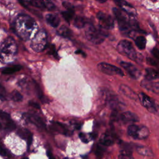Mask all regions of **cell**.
I'll list each match as a JSON object with an SVG mask.
<instances>
[{
	"mask_svg": "<svg viewBox=\"0 0 159 159\" xmlns=\"http://www.w3.org/2000/svg\"><path fill=\"white\" fill-rule=\"evenodd\" d=\"M85 35L87 39L94 44L101 43L105 39L106 34L102 28H97L89 24L85 29Z\"/></svg>",
	"mask_w": 159,
	"mask_h": 159,
	"instance_id": "obj_4",
	"label": "cell"
},
{
	"mask_svg": "<svg viewBox=\"0 0 159 159\" xmlns=\"http://www.w3.org/2000/svg\"><path fill=\"white\" fill-rule=\"evenodd\" d=\"M117 48L118 52L124 55L127 56L128 58L132 60H137V55L135 49L134 48L133 45L130 42L127 40H120L117 46Z\"/></svg>",
	"mask_w": 159,
	"mask_h": 159,
	"instance_id": "obj_7",
	"label": "cell"
},
{
	"mask_svg": "<svg viewBox=\"0 0 159 159\" xmlns=\"http://www.w3.org/2000/svg\"><path fill=\"white\" fill-rule=\"evenodd\" d=\"M118 159H134L130 150L123 148L119 152Z\"/></svg>",
	"mask_w": 159,
	"mask_h": 159,
	"instance_id": "obj_26",
	"label": "cell"
},
{
	"mask_svg": "<svg viewBox=\"0 0 159 159\" xmlns=\"http://www.w3.org/2000/svg\"><path fill=\"white\" fill-rule=\"evenodd\" d=\"M120 117L121 120L124 123H130L132 124L133 123L139 121L138 116L130 111H126L122 113Z\"/></svg>",
	"mask_w": 159,
	"mask_h": 159,
	"instance_id": "obj_16",
	"label": "cell"
},
{
	"mask_svg": "<svg viewBox=\"0 0 159 159\" xmlns=\"http://www.w3.org/2000/svg\"><path fill=\"white\" fill-rule=\"evenodd\" d=\"M17 133L19 137H20L24 140H26L27 143L29 146L31 144L32 142L33 135L30 130L26 129H20L17 130Z\"/></svg>",
	"mask_w": 159,
	"mask_h": 159,
	"instance_id": "obj_19",
	"label": "cell"
},
{
	"mask_svg": "<svg viewBox=\"0 0 159 159\" xmlns=\"http://www.w3.org/2000/svg\"><path fill=\"white\" fill-rule=\"evenodd\" d=\"M21 68H22V66L20 65H12V66H8L4 68L2 70V73L5 75H10V74L14 73L17 71H19V70H20Z\"/></svg>",
	"mask_w": 159,
	"mask_h": 159,
	"instance_id": "obj_24",
	"label": "cell"
},
{
	"mask_svg": "<svg viewBox=\"0 0 159 159\" xmlns=\"http://www.w3.org/2000/svg\"><path fill=\"white\" fill-rule=\"evenodd\" d=\"M96 1L100 3H103V2H105L107 0H96Z\"/></svg>",
	"mask_w": 159,
	"mask_h": 159,
	"instance_id": "obj_39",
	"label": "cell"
},
{
	"mask_svg": "<svg viewBox=\"0 0 159 159\" xmlns=\"http://www.w3.org/2000/svg\"><path fill=\"white\" fill-rule=\"evenodd\" d=\"M11 98L14 101L20 102L22 100V95L17 90H14L11 93Z\"/></svg>",
	"mask_w": 159,
	"mask_h": 159,
	"instance_id": "obj_31",
	"label": "cell"
},
{
	"mask_svg": "<svg viewBox=\"0 0 159 159\" xmlns=\"http://www.w3.org/2000/svg\"><path fill=\"white\" fill-rule=\"evenodd\" d=\"M104 146L100 143L97 145L95 150V155L98 158H101L104 152Z\"/></svg>",
	"mask_w": 159,
	"mask_h": 159,
	"instance_id": "obj_30",
	"label": "cell"
},
{
	"mask_svg": "<svg viewBox=\"0 0 159 159\" xmlns=\"http://www.w3.org/2000/svg\"><path fill=\"white\" fill-rule=\"evenodd\" d=\"M98 70L102 73L108 75H119L124 76L123 71L118 67L104 62L99 63L98 65Z\"/></svg>",
	"mask_w": 159,
	"mask_h": 159,
	"instance_id": "obj_8",
	"label": "cell"
},
{
	"mask_svg": "<svg viewBox=\"0 0 159 159\" xmlns=\"http://www.w3.org/2000/svg\"><path fill=\"white\" fill-rule=\"evenodd\" d=\"M14 28L17 35L24 40L33 38L39 30L35 20L26 14H21L16 18Z\"/></svg>",
	"mask_w": 159,
	"mask_h": 159,
	"instance_id": "obj_1",
	"label": "cell"
},
{
	"mask_svg": "<svg viewBox=\"0 0 159 159\" xmlns=\"http://www.w3.org/2000/svg\"><path fill=\"white\" fill-rule=\"evenodd\" d=\"M96 16L101 28L109 30L112 29L114 27V20L110 15L100 11L98 12Z\"/></svg>",
	"mask_w": 159,
	"mask_h": 159,
	"instance_id": "obj_9",
	"label": "cell"
},
{
	"mask_svg": "<svg viewBox=\"0 0 159 159\" xmlns=\"http://www.w3.org/2000/svg\"><path fill=\"white\" fill-rule=\"evenodd\" d=\"M145 77L148 80H152L159 77V72L153 68H148L145 70Z\"/></svg>",
	"mask_w": 159,
	"mask_h": 159,
	"instance_id": "obj_23",
	"label": "cell"
},
{
	"mask_svg": "<svg viewBox=\"0 0 159 159\" xmlns=\"http://www.w3.org/2000/svg\"><path fill=\"white\" fill-rule=\"evenodd\" d=\"M79 137L80 138L81 140L83 143H88V142H89V140H88L87 137H86V135L84 134L83 133H80V134H79Z\"/></svg>",
	"mask_w": 159,
	"mask_h": 159,
	"instance_id": "obj_33",
	"label": "cell"
},
{
	"mask_svg": "<svg viewBox=\"0 0 159 159\" xmlns=\"http://www.w3.org/2000/svg\"><path fill=\"white\" fill-rule=\"evenodd\" d=\"M23 117L25 119V120L35 125L39 128L44 129L45 127V124L43 119L38 115L30 113H24Z\"/></svg>",
	"mask_w": 159,
	"mask_h": 159,
	"instance_id": "obj_12",
	"label": "cell"
},
{
	"mask_svg": "<svg viewBox=\"0 0 159 159\" xmlns=\"http://www.w3.org/2000/svg\"><path fill=\"white\" fill-rule=\"evenodd\" d=\"M119 91L124 96L131 99L135 100L138 97L135 93L130 88L125 84H121L119 86Z\"/></svg>",
	"mask_w": 159,
	"mask_h": 159,
	"instance_id": "obj_18",
	"label": "cell"
},
{
	"mask_svg": "<svg viewBox=\"0 0 159 159\" xmlns=\"http://www.w3.org/2000/svg\"><path fill=\"white\" fill-rule=\"evenodd\" d=\"M47 45V35L44 29H40L33 37L30 43L31 48L37 52L45 50Z\"/></svg>",
	"mask_w": 159,
	"mask_h": 159,
	"instance_id": "obj_5",
	"label": "cell"
},
{
	"mask_svg": "<svg viewBox=\"0 0 159 159\" xmlns=\"http://www.w3.org/2000/svg\"><path fill=\"white\" fill-rule=\"evenodd\" d=\"M17 52V45L15 40L9 37L5 39L0 45V61L7 63L12 61Z\"/></svg>",
	"mask_w": 159,
	"mask_h": 159,
	"instance_id": "obj_3",
	"label": "cell"
},
{
	"mask_svg": "<svg viewBox=\"0 0 159 159\" xmlns=\"http://www.w3.org/2000/svg\"><path fill=\"white\" fill-rule=\"evenodd\" d=\"M16 124L9 114L0 111V129L11 131L15 129Z\"/></svg>",
	"mask_w": 159,
	"mask_h": 159,
	"instance_id": "obj_10",
	"label": "cell"
},
{
	"mask_svg": "<svg viewBox=\"0 0 159 159\" xmlns=\"http://www.w3.org/2000/svg\"><path fill=\"white\" fill-rule=\"evenodd\" d=\"M48 157L49 159H55V158L53 156V155L50 152L48 153Z\"/></svg>",
	"mask_w": 159,
	"mask_h": 159,
	"instance_id": "obj_38",
	"label": "cell"
},
{
	"mask_svg": "<svg viewBox=\"0 0 159 159\" xmlns=\"http://www.w3.org/2000/svg\"><path fill=\"white\" fill-rule=\"evenodd\" d=\"M138 98L142 106L149 112L152 113H155L157 112V109L155 102L150 97L143 93H140L138 95Z\"/></svg>",
	"mask_w": 159,
	"mask_h": 159,
	"instance_id": "obj_11",
	"label": "cell"
},
{
	"mask_svg": "<svg viewBox=\"0 0 159 159\" xmlns=\"http://www.w3.org/2000/svg\"><path fill=\"white\" fill-rule=\"evenodd\" d=\"M73 25L77 28H82L86 26V21L84 18L81 16H76L73 20Z\"/></svg>",
	"mask_w": 159,
	"mask_h": 159,
	"instance_id": "obj_27",
	"label": "cell"
},
{
	"mask_svg": "<svg viewBox=\"0 0 159 159\" xmlns=\"http://www.w3.org/2000/svg\"><path fill=\"white\" fill-rule=\"evenodd\" d=\"M57 33L59 35L65 38H70L72 36V32L71 30L65 25L61 26L57 30Z\"/></svg>",
	"mask_w": 159,
	"mask_h": 159,
	"instance_id": "obj_22",
	"label": "cell"
},
{
	"mask_svg": "<svg viewBox=\"0 0 159 159\" xmlns=\"http://www.w3.org/2000/svg\"><path fill=\"white\" fill-rule=\"evenodd\" d=\"M45 19L47 23L53 27H57L60 24V20L59 17L53 14H48L45 16Z\"/></svg>",
	"mask_w": 159,
	"mask_h": 159,
	"instance_id": "obj_21",
	"label": "cell"
},
{
	"mask_svg": "<svg viewBox=\"0 0 159 159\" xmlns=\"http://www.w3.org/2000/svg\"><path fill=\"white\" fill-rule=\"evenodd\" d=\"M22 159H29V158H28L27 157H23V158H22Z\"/></svg>",
	"mask_w": 159,
	"mask_h": 159,
	"instance_id": "obj_41",
	"label": "cell"
},
{
	"mask_svg": "<svg viewBox=\"0 0 159 159\" xmlns=\"http://www.w3.org/2000/svg\"><path fill=\"white\" fill-rule=\"evenodd\" d=\"M137 152L141 155L146 157L153 156L152 151L148 147L144 146H138L137 147Z\"/></svg>",
	"mask_w": 159,
	"mask_h": 159,
	"instance_id": "obj_25",
	"label": "cell"
},
{
	"mask_svg": "<svg viewBox=\"0 0 159 159\" xmlns=\"http://www.w3.org/2000/svg\"><path fill=\"white\" fill-rule=\"evenodd\" d=\"M152 53L156 58L159 60V50L157 48H154L152 51Z\"/></svg>",
	"mask_w": 159,
	"mask_h": 159,
	"instance_id": "obj_35",
	"label": "cell"
},
{
	"mask_svg": "<svg viewBox=\"0 0 159 159\" xmlns=\"http://www.w3.org/2000/svg\"><path fill=\"white\" fill-rule=\"evenodd\" d=\"M116 3L118 5L119 7H120L121 10L127 14L134 16L136 14V11L134 7H132L130 4H128L127 2L122 0H114Z\"/></svg>",
	"mask_w": 159,
	"mask_h": 159,
	"instance_id": "obj_14",
	"label": "cell"
},
{
	"mask_svg": "<svg viewBox=\"0 0 159 159\" xmlns=\"http://www.w3.org/2000/svg\"><path fill=\"white\" fill-rule=\"evenodd\" d=\"M147 63L150 65H152V66H156L157 65V63L155 60H154L152 58H147Z\"/></svg>",
	"mask_w": 159,
	"mask_h": 159,
	"instance_id": "obj_36",
	"label": "cell"
},
{
	"mask_svg": "<svg viewBox=\"0 0 159 159\" xmlns=\"http://www.w3.org/2000/svg\"><path fill=\"white\" fill-rule=\"evenodd\" d=\"M112 11L117 20L119 28L122 32L129 34L132 30H139L135 20L133 19V18L129 17V16H131L116 7H114Z\"/></svg>",
	"mask_w": 159,
	"mask_h": 159,
	"instance_id": "obj_2",
	"label": "cell"
},
{
	"mask_svg": "<svg viewBox=\"0 0 159 159\" xmlns=\"http://www.w3.org/2000/svg\"><path fill=\"white\" fill-rule=\"evenodd\" d=\"M63 6L66 9V10H74V7L73 5L68 2H63Z\"/></svg>",
	"mask_w": 159,
	"mask_h": 159,
	"instance_id": "obj_32",
	"label": "cell"
},
{
	"mask_svg": "<svg viewBox=\"0 0 159 159\" xmlns=\"http://www.w3.org/2000/svg\"><path fill=\"white\" fill-rule=\"evenodd\" d=\"M52 129L53 130L65 135H69L70 134L65 125L59 122H53L52 123Z\"/></svg>",
	"mask_w": 159,
	"mask_h": 159,
	"instance_id": "obj_17",
	"label": "cell"
},
{
	"mask_svg": "<svg viewBox=\"0 0 159 159\" xmlns=\"http://www.w3.org/2000/svg\"><path fill=\"white\" fill-rule=\"evenodd\" d=\"M135 45H137V47L139 49L143 50V49H144L145 48L146 39L143 36L137 37L135 39Z\"/></svg>",
	"mask_w": 159,
	"mask_h": 159,
	"instance_id": "obj_28",
	"label": "cell"
},
{
	"mask_svg": "<svg viewBox=\"0 0 159 159\" xmlns=\"http://www.w3.org/2000/svg\"><path fill=\"white\" fill-rule=\"evenodd\" d=\"M141 85L143 88L150 91L155 94L159 95V83L158 82H152L150 80H145L141 83Z\"/></svg>",
	"mask_w": 159,
	"mask_h": 159,
	"instance_id": "obj_15",
	"label": "cell"
},
{
	"mask_svg": "<svg viewBox=\"0 0 159 159\" xmlns=\"http://www.w3.org/2000/svg\"><path fill=\"white\" fill-rule=\"evenodd\" d=\"M76 53H78V54H79V53L83 54V52L82 51H81V50H79V51H76Z\"/></svg>",
	"mask_w": 159,
	"mask_h": 159,
	"instance_id": "obj_40",
	"label": "cell"
},
{
	"mask_svg": "<svg viewBox=\"0 0 159 159\" xmlns=\"http://www.w3.org/2000/svg\"><path fill=\"white\" fill-rule=\"evenodd\" d=\"M63 18L67 21L68 23L72 20L74 16V10H66L61 13Z\"/></svg>",
	"mask_w": 159,
	"mask_h": 159,
	"instance_id": "obj_29",
	"label": "cell"
},
{
	"mask_svg": "<svg viewBox=\"0 0 159 159\" xmlns=\"http://www.w3.org/2000/svg\"><path fill=\"white\" fill-rule=\"evenodd\" d=\"M99 143L104 147L112 145L114 143V137L111 133L106 132L101 138Z\"/></svg>",
	"mask_w": 159,
	"mask_h": 159,
	"instance_id": "obj_20",
	"label": "cell"
},
{
	"mask_svg": "<svg viewBox=\"0 0 159 159\" xmlns=\"http://www.w3.org/2000/svg\"><path fill=\"white\" fill-rule=\"evenodd\" d=\"M0 155L5 157V156H7V152L6 151V150L2 146L1 143H0Z\"/></svg>",
	"mask_w": 159,
	"mask_h": 159,
	"instance_id": "obj_34",
	"label": "cell"
},
{
	"mask_svg": "<svg viewBox=\"0 0 159 159\" xmlns=\"http://www.w3.org/2000/svg\"><path fill=\"white\" fill-rule=\"evenodd\" d=\"M127 134L134 139H145L150 134L149 129L145 125L130 124L127 129Z\"/></svg>",
	"mask_w": 159,
	"mask_h": 159,
	"instance_id": "obj_6",
	"label": "cell"
},
{
	"mask_svg": "<svg viewBox=\"0 0 159 159\" xmlns=\"http://www.w3.org/2000/svg\"><path fill=\"white\" fill-rule=\"evenodd\" d=\"M120 65L122 67H123L127 73L134 78H138L140 75V71L132 63L126 62V61H121Z\"/></svg>",
	"mask_w": 159,
	"mask_h": 159,
	"instance_id": "obj_13",
	"label": "cell"
},
{
	"mask_svg": "<svg viewBox=\"0 0 159 159\" xmlns=\"http://www.w3.org/2000/svg\"><path fill=\"white\" fill-rule=\"evenodd\" d=\"M29 105L31 106L32 107H34V108H36V109H39L40 108V106L38 103L34 102V101H30L29 102Z\"/></svg>",
	"mask_w": 159,
	"mask_h": 159,
	"instance_id": "obj_37",
	"label": "cell"
}]
</instances>
